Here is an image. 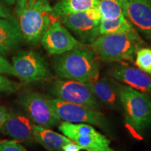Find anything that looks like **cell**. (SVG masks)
Masks as SVG:
<instances>
[{
  "mask_svg": "<svg viewBox=\"0 0 151 151\" xmlns=\"http://www.w3.org/2000/svg\"><path fill=\"white\" fill-rule=\"evenodd\" d=\"M33 139L49 151H58L67 143L71 142L69 138L41 125H33Z\"/></svg>",
  "mask_w": 151,
  "mask_h": 151,
  "instance_id": "obj_17",
  "label": "cell"
},
{
  "mask_svg": "<svg viewBox=\"0 0 151 151\" xmlns=\"http://www.w3.org/2000/svg\"><path fill=\"white\" fill-rule=\"evenodd\" d=\"M0 151H27L17 141H0Z\"/></svg>",
  "mask_w": 151,
  "mask_h": 151,
  "instance_id": "obj_23",
  "label": "cell"
},
{
  "mask_svg": "<svg viewBox=\"0 0 151 151\" xmlns=\"http://www.w3.org/2000/svg\"><path fill=\"white\" fill-rule=\"evenodd\" d=\"M87 83L89 84L99 101L112 109H120L121 106L119 97L120 84L106 77L98 78L93 82Z\"/></svg>",
  "mask_w": 151,
  "mask_h": 151,
  "instance_id": "obj_16",
  "label": "cell"
},
{
  "mask_svg": "<svg viewBox=\"0 0 151 151\" xmlns=\"http://www.w3.org/2000/svg\"><path fill=\"white\" fill-rule=\"evenodd\" d=\"M7 114H8L7 109L3 106H0V130H1L4 123L6 119Z\"/></svg>",
  "mask_w": 151,
  "mask_h": 151,
  "instance_id": "obj_27",
  "label": "cell"
},
{
  "mask_svg": "<svg viewBox=\"0 0 151 151\" xmlns=\"http://www.w3.org/2000/svg\"><path fill=\"white\" fill-rule=\"evenodd\" d=\"M124 16L151 41V0H124Z\"/></svg>",
  "mask_w": 151,
  "mask_h": 151,
  "instance_id": "obj_12",
  "label": "cell"
},
{
  "mask_svg": "<svg viewBox=\"0 0 151 151\" xmlns=\"http://www.w3.org/2000/svg\"><path fill=\"white\" fill-rule=\"evenodd\" d=\"M119 97L124 109L128 128L136 137H141L151 125V99L144 92L119 86Z\"/></svg>",
  "mask_w": 151,
  "mask_h": 151,
  "instance_id": "obj_4",
  "label": "cell"
},
{
  "mask_svg": "<svg viewBox=\"0 0 151 151\" xmlns=\"http://www.w3.org/2000/svg\"><path fill=\"white\" fill-rule=\"evenodd\" d=\"M143 43L134 30L127 33L99 35L91 43V48L98 58L104 62H134L137 52Z\"/></svg>",
  "mask_w": 151,
  "mask_h": 151,
  "instance_id": "obj_3",
  "label": "cell"
},
{
  "mask_svg": "<svg viewBox=\"0 0 151 151\" xmlns=\"http://www.w3.org/2000/svg\"><path fill=\"white\" fill-rule=\"evenodd\" d=\"M135 28L124 16L113 20L101 18L99 26V35L127 33L134 31Z\"/></svg>",
  "mask_w": 151,
  "mask_h": 151,
  "instance_id": "obj_19",
  "label": "cell"
},
{
  "mask_svg": "<svg viewBox=\"0 0 151 151\" xmlns=\"http://www.w3.org/2000/svg\"><path fill=\"white\" fill-rule=\"evenodd\" d=\"M52 67L57 76L61 79L92 83L99 78V58L93 50L84 47L57 55Z\"/></svg>",
  "mask_w": 151,
  "mask_h": 151,
  "instance_id": "obj_1",
  "label": "cell"
},
{
  "mask_svg": "<svg viewBox=\"0 0 151 151\" xmlns=\"http://www.w3.org/2000/svg\"><path fill=\"white\" fill-rule=\"evenodd\" d=\"M1 1H2L3 2L7 4L12 5V4H14L15 3H17L18 1H20V0H1Z\"/></svg>",
  "mask_w": 151,
  "mask_h": 151,
  "instance_id": "obj_28",
  "label": "cell"
},
{
  "mask_svg": "<svg viewBox=\"0 0 151 151\" xmlns=\"http://www.w3.org/2000/svg\"><path fill=\"white\" fill-rule=\"evenodd\" d=\"M49 92L54 97L68 102L86 106L97 109L99 100L87 83L73 80H57L49 85Z\"/></svg>",
  "mask_w": 151,
  "mask_h": 151,
  "instance_id": "obj_9",
  "label": "cell"
},
{
  "mask_svg": "<svg viewBox=\"0 0 151 151\" xmlns=\"http://www.w3.org/2000/svg\"><path fill=\"white\" fill-rule=\"evenodd\" d=\"M20 88V83L0 74V93L11 94L16 92Z\"/></svg>",
  "mask_w": 151,
  "mask_h": 151,
  "instance_id": "obj_22",
  "label": "cell"
},
{
  "mask_svg": "<svg viewBox=\"0 0 151 151\" xmlns=\"http://www.w3.org/2000/svg\"><path fill=\"white\" fill-rule=\"evenodd\" d=\"M101 15L99 7L65 15L60 22L70 29L83 43H92L99 37Z\"/></svg>",
  "mask_w": 151,
  "mask_h": 151,
  "instance_id": "obj_5",
  "label": "cell"
},
{
  "mask_svg": "<svg viewBox=\"0 0 151 151\" xmlns=\"http://www.w3.org/2000/svg\"><path fill=\"white\" fill-rule=\"evenodd\" d=\"M13 17L10 10L0 3V18H8Z\"/></svg>",
  "mask_w": 151,
  "mask_h": 151,
  "instance_id": "obj_26",
  "label": "cell"
},
{
  "mask_svg": "<svg viewBox=\"0 0 151 151\" xmlns=\"http://www.w3.org/2000/svg\"><path fill=\"white\" fill-rule=\"evenodd\" d=\"M136 65L139 69L151 74V49L141 48L136 54Z\"/></svg>",
  "mask_w": 151,
  "mask_h": 151,
  "instance_id": "obj_21",
  "label": "cell"
},
{
  "mask_svg": "<svg viewBox=\"0 0 151 151\" xmlns=\"http://www.w3.org/2000/svg\"><path fill=\"white\" fill-rule=\"evenodd\" d=\"M19 104L32 121L47 128L55 127L61 123L55 112L49 98L35 92H26L19 97Z\"/></svg>",
  "mask_w": 151,
  "mask_h": 151,
  "instance_id": "obj_8",
  "label": "cell"
},
{
  "mask_svg": "<svg viewBox=\"0 0 151 151\" xmlns=\"http://www.w3.org/2000/svg\"><path fill=\"white\" fill-rule=\"evenodd\" d=\"M111 75L122 83L144 93H151V76L138 68L118 65L112 68Z\"/></svg>",
  "mask_w": 151,
  "mask_h": 151,
  "instance_id": "obj_13",
  "label": "cell"
},
{
  "mask_svg": "<svg viewBox=\"0 0 151 151\" xmlns=\"http://www.w3.org/2000/svg\"><path fill=\"white\" fill-rule=\"evenodd\" d=\"M0 74H8L16 77V71L13 65L1 55H0Z\"/></svg>",
  "mask_w": 151,
  "mask_h": 151,
  "instance_id": "obj_24",
  "label": "cell"
},
{
  "mask_svg": "<svg viewBox=\"0 0 151 151\" xmlns=\"http://www.w3.org/2000/svg\"><path fill=\"white\" fill-rule=\"evenodd\" d=\"M58 129L71 141L86 151H116L110 146L111 141L92 126L86 123L63 121Z\"/></svg>",
  "mask_w": 151,
  "mask_h": 151,
  "instance_id": "obj_6",
  "label": "cell"
},
{
  "mask_svg": "<svg viewBox=\"0 0 151 151\" xmlns=\"http://www.w3.org/2000/svg\"><path fill=\"white\" fill-rule=\"evenodd\" d=\"M124 0H101L99 9L101 18L113 20L124 16Z\"/></svg>",
  "mask_w": 151,
  "mask_h": 151,
  "instance_id": "obj_20",
  "label": "cell"
},
{
  "mask_svg": "<svg viewBox=\"0 0 151 151\" xmlns=\"http://www.w3.org/2000/svg\"><path fill=\"white\" fill-rule=\"evenodd\" d=\"M52 8L48 0H20L15 14L20 31L28 43L36 44L51 23Z\"/></svg>",
  "mask_w": 151,
  "mask_h": 151,
  "instance_id": "obj_2",
  "label": "cell"
},
{
  "mask_svg": "<svg viewBox=\"0 0 151 151\" xmlns=\"http://www.w3.org/2000/svg\"><path fill=\"white\" fill-rule=\"evenodd\" d=\"M23 37L16 18H0V55H4L20 46Z\"/></svg>",
  "mask_w": 151,
  "mask_h": 151,
  "instance_id": "obj_15",
  "label": "cell"
},
{
  "mask_svg": "<svg viewBox=\"0 0 151 151\" xmlns=\"http://www.w3.org/2000/svg\"><path fill=\"white\" fill-rule=\"evenodd\" d=\"M12 61L16 77L24 83L46 81L52 77L46 60L39 52H19Z\"/></svg>",
  "mask_w": 151,
  "mask_h": 151,
  "instance_id": "obj_7",
  "label": "cell"
},
{
  "mask_svg": "<svg viewBox=\"0 0 151 151\" xmlns=\"http://www.w3.org/2000/svg\"><path fill=\"white\" fill-rule=\"evenodd\" d=\"M33 125L29 118L21 112L8 111L6 119L0 132L18 141H32Z\"/></svg>",
  "mask_w": 151,
  "mask_h": 151,
  "instance_id": "obj_14",
  "label": "cell"
},
{
  "mask_svg": "<svg viewBox=\"0 0 151 151\" xmlns=\"http://www.w3.org/2000/svg\"><path fill=\"white\" fill-rule=\"evenodd\" d=\"M101 0H60L52 7V18H60L65 15L73 14L99 7Z\"/></svg>",
  "mask_w": 151,
  "mask_h": 151,
  "instance_id": "obj_18",
  "label": "cell"
},
{
  "mask_svg": "<svg viewBox=\"0 0 151 151\" xmlns=\"http://www.w3.org/2000/svg\"><path fill=\"white\" fill-rule=\"evenodd\" d=\"M55 112L60 120L72 123L101 124L103 116L96 109L86 106L68 102L58 98H49Z\"/></svg>",
  "mask_w": 151,
  "mask_h": 151,
  "instance_id": "obj_11",
  "label": "cell"
},
{
  "mask_svg": "<svg viewBox=\"0 0 151 151\" xmlns=\"http://www.w3.org/2000/svg\"><path fill=\"white\" fill-rule=\"evenodd\" d=\"M62 151H80L82 150V148L78 144L71 141L70 143L65 144L62 148Z\"/></svg>",
  "mask_w": 151,
  "mask_h": 151,
  "instance_id": "obj_25",
  "label": "cell"
},
{
  "mask_svg": "<svg viewBox=\"0 0 151 151\" xmlns=\"http://www.w3.org/2000/svg\"><path fill=\"white\" fill-rule=\"evenodd\" d=\"M41 42L49 54L55 55L84 47V43L76 39L60 21L50 23L41 37Z\"/></svg>",
  "mask_w": 151,
  "mask_h": 151,
  "instance_id": "obj_10",
  "label": "cell"
}]
</instances>
